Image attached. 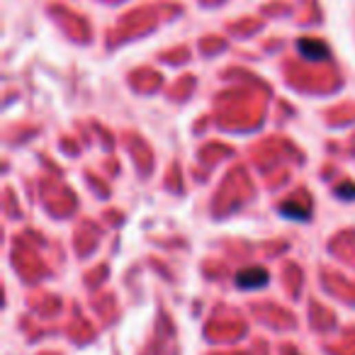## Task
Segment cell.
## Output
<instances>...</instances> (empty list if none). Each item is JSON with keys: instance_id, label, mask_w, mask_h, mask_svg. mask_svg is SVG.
I'll list each match as a JSON object with an SVG mask.
<instances>
[{"instance_id": "2", "label": "cell", "mask_w": 355, "mask_h": 355, "mask_svg": "<svg viewBox=\"0 0 355 355\" xmlns=\"http://www.w3.org/2000/svg\"><path fill=\"white\" fill-rule=\"evenodd\" d=\"M297 49L304 58H314V61H324L329 56V49H326L324 42H319V39H299Z\"/></svg>"}, {"instance_id": "1", "label": "cell", "mask_w": 355, "mask_h": 355, "mask_svg": "<svg viewBox=\"0 0 355 355\" xmlns=\"http://www.w3.org/2000/svg\"><path fill=\"white\" fill-rule=\"evenodd\" d=\"M268 272L263 268H246L236 275V285L241 290H258V288H266L268 285Z\"/></svg>"}, {"instance_id": "3", "label": "cell", "mask_w": 355, "mask_h": 355, "mask_svg": "<svg viewBox=\"0 0 355 355\" xmlns=\"http://www.w3.org/2000/svg\"><path fill=\"white\" fill-rule=\"evenodd\" d=\"M280 215L282 217H292V219H299V222H304L309 217L302 207H294V204H282V207H280Z\"/></svg>"}, {"instance_id": "4", "label": "cell", "mask_w": 355, "mask_h": 355, "mask_svg": "<svg viewBox=\"0 0 355 355\" xmlns=\"http://www.w3.org/2000/svg\"><path fill=\"white\" fill-rule=\"evenodd\" d=\"M336 195L341 200H355V185H341V188H336Z\"/></svg>"}]
</instances>
